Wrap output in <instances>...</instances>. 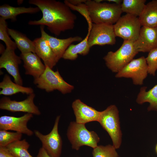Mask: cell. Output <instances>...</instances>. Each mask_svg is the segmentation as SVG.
Wrapping results in <instances>:
<instances>
[{
	"instance_id": "1",
	"label": "cell",
	"mask_w": 157,
	"mask_h": 157,
	"mask_svg": "<svg viewBox=\"0 0 157 157\" xmlns=\"http://www.w3.org/2000/svg\"><path fill=\"white\" fill-rule=\"evenodd\" d=\"M28 3L38 7L42 14L40 19L30 21L29 25L46 26L51 33L57 36L62 32L74 28L76 16L64 2L55 0H29Z\"/></svg>"
},
{
	"instance_id": "2",
	"label": "cell",
	"mask_w": 157,
	"mask_h": 157,
	"mask_svg": "<svg viewBox=\"0 0 157 157\" xmlns=\"http://www.w3.org/2000/svg\"><path fill=\"white\" fill-rule=\"evenodd\" d=\"M85 3L92 22L94 24L113 25L121 17L122 12L121 5L114 3L88 0Z\"/></svg>"
},
{
	"instance_id": "3",
	"label": "cell",
	"mask_w": 157,
	"mask_h": 157,
	"mask_svg": "<svg viewBox=\"0 0 157 157\" xmlns=\"http://www.w3.org/2000/svg\"><path fill=\"white\" fill-rule=\"evenodd\" d=\"M134 42L124 40L118 50L115 52H108L104 57L107 67L112 72H118L139 52Z\"/></svg>"
},
{
	"instance_id": "4",
	"label": "cell",
	"mask_w": 157,
	"mask_h": 157,
	"mask_svg": "<svg viewBox=\"0 0 157 157\" xmlns=\"http://www.w3.org/2000/svg\"><path fill=\"white\" fill-rule=\"evenodd\" d=\"M67 135L72 148L76 150H78L81 147L84 145L94 149L98 146L100 141V138L95 132L89 131L85 124L76 122L70 123Z\"/></svg>"
},
{
	"instance_id": "5",
	"label": "cell",
	"mask_w": 157,
	"mask_h": 157,
	"mask_svg": "<svg viewBox=\"0 0 157 157\" xmlns=\"http://www.w3.org/2000/svg\"><path fill=\"white\" fill-rule=\"evenodd\" d=\"M98 122L108 134L113 145L116 149L119 148L122 142V133L117 107L111 105L101 111Z\"/></svg>"
},
{
	"instance_id": "6",
	"label": "cell",
	"mask_w": 157,
	"mask_h": 157,
	"mask_svg": "<svg viewBox=\"0 0 157 157\" xmlns=\"http://www.w3.org/2000/svg\"><path fill=\"white\" fill-rule=\"evenodd\" d=\"M45 66L43 73L38 78L34 79L33 83L36 86L48 92L56 90L63 94L71 92L74 86L63 79L58 71H54L48 66Z\"/></svg>"
},
{
	"instance_id": "7",
	"label": "cell",
	"mask_w": 157,
	"mask_h": 157,
	"mask_svg": "<svg viewBox=\"0 0 157 157\" xmlns=\"http://www.w3.org/2000/svg\"><path fill=\"white\" fill-rule=\"evenodd\" d=\"M141 26L138 17L126 14L121 16L113 28L116 37L124 40L135 42L138 37Z\"/></svg>"
},
{
	"instance_id": "8",
	"label": "cell",
	"mask_w": 157,
	"mask_h": 157,
	"mask_svg": "<svg viewBox=\"0 0 157 157\" xmlns=\"http://www.w3.org/2000/svg\"><path fill=\"white\" fill-rule=\"evenodd\" d=\"M148 74V66L145 58L142 56L133 59L117 73V78H126L132 79L135 85H142Z\"/></svg>"
},
{
	"instance_id": "9",
	"label": "cell",
	"mask_w": 157,
	"mask_h": 157,
	"mask_svg": "<svg viewBox=\"0 0 157 157\" xmlns=\"http://www.w3.org/2000/svg\"><path fill=\"white\" fill-rule=\"evenodd\" d=\"M60 116H57L51 131L43 135L35 130L34 133L42 142V147L51 157H60L62 147V140L58 131V125Z\"/></svg>"
},
{
	"instance_id": "10",
	"label": "cell",
	"mask_w": 157,
	"mask_h": 157,
	"mask_svg": "<svg viewBox=\"0 0 157 157\" xmlns=\"http://www.w3.org/2000/svg\"><path fill=\"white\" fill-rule=\"evenodd\" d=\"M113 25L93 24L88 40L90 48L94 45H113L116 42Z\"/></svg>"
},
{
	"instance_id": "11",
	"label": "cell",
	"mask_w": 157,
	"mask_h": 157,
	"mask_svg": "<svg viewBox=\"0 0 157 157\" xmlns=\"http://www.w3.org/2000/svg\"><path fill=\"white\" fill-rule=\"evenodd\" d=\"M35 97L33 93L21 101L12 100L8 97H4L0 100V108L12 112H21L40 115L41 113L34 102Z\"/></svg>"
},
{
	"instance_id": "12",
	"label": "cell",
	"mask_w": 157,
	"mask_h": 157,
	"mask_svg": "<svg viewBox=\"0 0 157 157\" xmlns=\"http://www.w3.org/2000/svg\"><path fill=\"white\" fill-rule=\"evenodd\" d=\"M33 117V114L29 113H27L19 117L1 116L0 117V129L13 130L29 136H32L34 132L28 128L27 124Z\"/></svg>"
},
{
	"instance_id": "13",
	"label": "cell",
	"mask_w": 157,
	"mask_h": 157,
	"mask_svg": "<svg viewBox=\"0 0 157 157\" xmlns=\"http://www.w3.org/2000/svg\"><path fill=\"white\" fill-rule=\"evenodd\" d=\"M21 60L20 57L15 54L14 50L6 48L0 57V69H5L13 77L15 83L22 85L23 80L19 68Z\"/></svg>"
},
{
	"instance_id": "14",
	"label": "cell",
	"mask_w": 157,
	"mask_h": 157,
	"mask_svg": "<svg viewBox=\"0 0 157 157\" xmlns=\"http://www.w3.org/2000/svg\"><path fill=\"white\" fill-rule=\"evenodd\" d=\"M41 37L47 42L55 55L58 61L62 58L65 51L71 44L75 42H81L83 40L76 36L63 39L58 38L48 34L44 30V26H40Z\"/></svg>"
},
{
	"instance_id": "15",
	"label": "cell",
	"mask_w": 157,
	"mask_h": 157,
	"mask_svg": "<svg viewBox=\"0 0 157 157\" xmlns=\"http://www.w3.org/2000/svg\"><path fill=\"white\" fill-rule=\"evenodd\" d=\"M134 44L139 52H149L157 48V27L142 26Z\"/></svg>"
},
{
	"instance_id": "16",
	"label": "cell",
	"mask_w": 157,
	"mask_h": 157,
	"mask_svg": "<svg viewBox=\"0 0 157 157\" xmlns=\"http://www.w3.org/2000/svg\"><path fill=\"white\" fill-rule=\"evenodd\" d=\"M77 123L85 124L93 122H98L101 111L89 106L82 102L79 99L74 100L72 104Z\"/></svg>"
},
{
	"instance_id": "17",
	"label": "cell",
	"mask_w": 157,
	"mask_h": 157,
	"mask_svg": "<svg viewBox=\"0 0 157 157\" xmlns=\"http://www.w3.org/2000/svg\"><path fill=\"white\" fill-rule=\"evenodd\" d=\"M20 57L24 63L25 74L31 75L35 79L39 78L44 71L46 66L35 53H21Z\"/></svg>"
},
{
	"instance_id": "18",
	"label": "cell",
	"mask_w": 157,
	"mask_h": 157,
	"mask_svg": "<svg viewBox=\"0 0 157 157\" xmlns=\"http://www.w3.org/2000/svg\"><path fill=\"white\" fill-rule=\"evenodd\" d=\"M33 41L35 53L43 60L45 65L52 69L58 61L47 41L42 37Z\"/></svg>"
},
{
	"instance_id": "19",
	"label": "cell",
	"mask_w": 157,
	"mask_h": 157,
	"mask_svg": "<svg viewBox=\"0 0 157 157\" xmlns=\"http://www.w3.org/2000/svg\"><path fill=\"white\" fill-rule=\"evenodd\" d=\"M0 95L10 96L17 93L30 94L34 93L33 89L31 87H25L13 83L10 76L6 74L2 81L0 83Z\"/></svg>"
},
{
	"instance_id": "20",
	"label": "cell",
	"mask_w": 157,
	"mask_h": 157,
	"mask_svg": "<svg viewBox=\"0 0 157 157\" xmlns=\"http://www.w3.org/2000/svg\"><path fill=\"white\" fill-rule=\"evenodd\" d=\"M138 18L141 26L157 27V0H153L146 4Z\"/></svg>"
},
{
	"instance_id": "21",
	"label": "cell",
	"mask_w": 157,
	"mask_h": 157,
	"mask_svg": "<svg viewBox=\"0 0 157 157\" xmlns=\"http://www.w3.org/2000/svg\"><path fill=\"white\" fill-rule=\"evenodd\" d=\"M40 10L39 8L37 7H14L7 4H4L0 6V16L6 20L10 19L13 21H15L17 20V16L19 15L24 13H35Z\"/></svg>"
},
{
	"instance_id": "22",
	"label": "cell",
	"mask_w": 157,
	"mask_h": 157,
	"mask_svg": "<svg viewBox=\"0 0 157 157\" xmlns=\"http://www.w3.org/2000/svg\"><path fill=\"white\" fill-rule=\"evenodd\" d=\"M91 30L88 28V33L85 38L80 43L76 44H71L66 49L62 57L65 60H74L78 57V55L83 56L87 55L90 47L88 43V40Z\"/></svg>"
},
{
	"instance_id": "23",
	"label": "cell",
	"mask_w": 157,
	"mask_h": 157,
	"mask_svg": "<svg viewBox=\"0 0 157 157\" xmlns=\"http://www.w3.org/2000/svg\"><path fill=\"white\" fill-rule=\"evenodd\" d=\"M9 35L14 40L17 47L21 53L31 52L35 53V47L33 41L21 32L14 29L8 28Z\"/></svg>"
},
{
	"instance_id": "24",
	"label": "cell",
	"mask_w": 157,
	"mask_h": 157,
	"mask_svg": "<svg viewBox=\"0 0 157 157\" xmlns=\"http://www.w3.org/2000/svg\"><path fill=\"white\" fill-rule=\"evenodd\" d=\"M147 87H142L136 99V102L142 104L148 102L149 105L147 108L148 111H155L157 112V84L148 91Z\"/></svg>"
},
{
	"instance_id": "25",
	"label": "cell",
	"mask_w": 157,
	"mask_h": 157,
	"mask_svg": "<svg viewBox=\"0 0 157 157\" xmlns=\"http://www.w3.org/2000/svg\"><path fill=\"white\" fill-rule=\"evenodd\" d=\"M146 0H123L121 4L122 10L126 14L139 17L145 6Z\"/></svg>"
},
{
	"instance_id": "26",
	"label": "cell",
	"mask_w": 157,
	"mask_h": 157,
	"mask_svg": "<svg viewBox=\"0 0 157 157\" xmlns=\"http://www.w3.org/2000/svg\"><path fill=\"white\" fill-rule=\"evenodd\" d=\"M30 146L26 140L24 139L12 142L6 147L15 157H33L28 151Z\"/></svg>"
},
{
	"instance_id": "27",
	"label": "cell",
	"mask_w": 157,
	"mask_h": 157,
	"mask_svg": "<svg viewBox=\"0 0 157 157\" xmlns=\"http://www.w3.org/2000/svg\"><path fill=\"white\" fill-rule=\"evenodd\" d=\"M93 157H119L116 149L113 145L109 144L106 146L99 145L93 149Z\"/></svg>"
},
{
	"instance_id": "28",
	"label": "cell",
	"mask_w": 157,
	"mask_h": 157,
	"mask_svg": "<svg viewBox=\"0 0 157 157\" xmlns=\"http://www.w3.org/2000/svg\"><path fill=\"white\" fill-rule=\"evenodd\" d=\"M6 20L0 17V39L3 41L6 45V48L15 50L17 48L15 42L9 37L8 32L7 25Z\"/></svg>"
},
{
	"instance_id": "29",
	"label": "cell",
	"mask_w": 157,
	"mask_h": 157,
	"mask_svg": "<svg viewBox=\"0 0 157 157\" xmlns=\"http://www.w3.org/2000/svg\"><path fill=\"white\" fill-rule=\"evenodd\" d=\"M22 134L18 132H12L6 130H0V147H6L10 144L20 140Z\"/></svg>"
},
{
	"instance_id": "30",
	"label": "cell",
	"mask_w": 157,
	"mask_h": 157,
	"mask_svg": "<svg viewBox=\"0 0 157 157\" xmlns=\"http://www.w3.org/2000/svg\"><path fill=\"white\" fill-rule=\"evenodd\" d=\"M145 58L148 66V74L155 76L157 70V48L150 51Z\"/></svg>"
},
{
	"instance_id": "31",
	"label": "cell",
	"mask_w": 157,
	"mask_h": 157,
	"mask_svg": "<svg viewBox=\"0 0 157 157\" xmlns=\"http://www.w3.org/2000/svg\"><path fill=\"white\" fill-rule=\"evenodd\" d=\"M64 3L71 9L77 11L83 16L87 21L88 27H92V22L89 15L87 7L85 3H83L77 6H74L69 3L67 0H65Z\"/></svg>"
},
{
	"instance_id": "32",
	"label": "cell",
	"mask_w": 157,
	"mask_h": 157,
	"mask_svg": "<svg viewBox=\"0 0 157 157\" xmlns=\"http://www.w3.org/2000/svg\"><path fill=\"white\" fill-rule=\"evenodd\" d=\"M0 157H15L6 147H0Z\"/></svg>"
},
{
	"instance_id": "33",
	"label": "cell",
	"mask_w": 157,
	"mask_h": 157,
	"mask_svg": "<svg viewBox=\"0 0 157 157\" xmlns=\"http://www.w3.org/2000/svg\"><path fill=\"white\" fill-rule=\"evenodd\" d=\"M36 157H51L42 147L40 148Z\"/></svg>"
},
{
	"instance_id": "34",
	"label": "cell",
	"mask_w": 157,
	"mask_h": 157,
	"mask_svg": "<svg viewBox=\"0 0 157 157\" xmlns=\"http://www.w3.org/2000/svg\"><path fill=\"white\" fill-rule=\"evenodd\" d=\"M67 1L71 4L77 6L82 3H85L86 0H68Z\"/></svg>"
},
{
	"instance_id": "35",
	"label": "cell",
	"mask_w": 157,
	"mask_h": 157,
	"mask_svg": "<svg viewBox=\"0 0 157 157\" xmlns=\"http://www.w3.org/2000/svg\"><path fill=\"white\" fill-rule=\"evenodd\" d=\"M106 1L109 2H114V3L118 5H121L122 1V0H107Z\"/></svg>"
},
{
	"instance_id": "36",
	"label": "cell",
	"mask_w": 157,
	"mask_h": 157,
	"mask_svg": "<svg viewBox=\"0 0 157 157\" xmlns=\"http://www.w3.org/2000/svg\"><path fill=\"white\" fill-rule=\"evenodd\" d=\"M5 49L4 46L1 43H0V53L1 55L5 51Z\"/></svg>"
},
{
	"instance_id": "37",
	"label": "cell",
	"mask_w": 157,
	"mask_h": 157,
	"mask_svg": "<svg viewBox=\"0 0 157 157\" xmlns=\"http://www.w3.org/2000/svg\"><path fill=\"white\" fill-rule=\"evenodd\" d=\"M156 151L157 153V145H156Z\"/></svg>"
},
{
	"instance_id": "38",
	"label": "cell",
	"mask_w": 157,
	"mask_h": 157,
	"mask_svg": "<svg viewBox=\"0 0 157 157\" xmlns=\"http://www.w3.org/2000/svg\"><path fill=\"white\" fill-rule=\"evenodd\" d=\"M119 157H120L119 156Z\"/></svg>"
}]
</instances>
